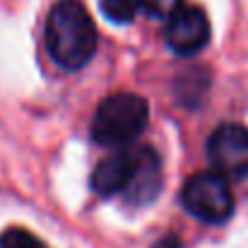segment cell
<instances>
[{
  "instance_id": "8992f818",
  "label": "cell",
  "mask_w": 248,
  "mask_h": 248,
  "mask_svg": "<svg viewBox=\"0 0 248 248\" xmlns=\"http://www.w3.org/2000/svg\"><path fill=\"white\" fill-rule=\"evenodd\" d=\"M210 19L198 5H181L164 24V41L176 56H195L210 41Z\"/></svg>"
},
{
  "instance_id": "ba28073f",
  "label": "cell",
  "mask_w": 248,
  "mask_h": 248,
  "mask_svg": "<svg viewBox=\"0 0 248 248\" xmlns=\"http://www.w3.org/2000/svg\"><path fill=\"white\" fill-rule=\"evenodd\" d=\"M140 7H142V0H101L104 17L111 19V22H116V24L133 22Z\"/></svg>"
},
{
  "instance_id": "8fae6325",
  "label": "cell",
  "mask_w": 248,
  "mask_h": 248,
  "mask_svg": "<svg viewBox=\"0 0 248 248\" xmlns=\"http://www.w3.org/2000/svg\"><path fill=\"white\" fill-rule=\"evenodd\" d=\"M155 248H183V246H181V239L176 234H166L164 239H159L155 244Z\"/></svg>"
},
{
  "instance_id": "277c9868",
  "label": "cell",
  "mask_w": 248,
  "mask_h": 248,
  "mask_svg": "<svg viewBox=\"0 0 248 248\" xmlns=\"http://www.w3.org/2000/svg\"><path fill=\"white\" fill-rule=\"evenodd\" d=\"M181 202L186 212L205 224H222L234 215V195L229 181L217 171L193 173L183 183Z\"/></svg>"
},
{
  "instance_id": "9c48e42d",
  "label": "cell",
  "mask_w": 248,
  "mask_h": 248,
  "mask_svg": "<svg viewBox=\"0 0 248 248\" xmlns=\"http://www.w3.org/2000/svg\"><path fill=\"white\" fill-rule=\"evenodd\" d=\"M0 248H48L44 241H39L29 229L10 227L0 234Z\"/></svg>"
},
{
  "instance_id": "30bf717a",
  "label": "cell",
  "mask_w": 248,
  "mask_h": 248,
  "mask_svg": "<svg viewBox=\"0 0 248 248\" xmlns=\"http://www.w3.org/2000/svg\"><path fill=\"white\" fill-rule=\"evenodd\" d=\"M142 7L150 17H171L178 7H181V0H142Z\"/></svg>"
},
{
  "instance_id": "7a4b0ae2",
  "label": "cell",
  "mask_w": 248,
  "mask_h": 248,
  "mask_svg": "<svg viewBox=\"0 0 248 248\" xmlns=\"http://www.w3.org/2000/svg\"><path fill=\"white\" fill-rule=\"evenodd\" d=\"M48 56L68 73L82 70L96 53V27L80 0H58L46 17Z\"/></svg>"
},
{
  "instance_id": "5b68a950",
  "label": "cell",
  "mask_w": 248,
  "mask_h": 248,
  "mask_svg": "<svg viewBox=\"0 0 248 248\" xmlns=\"http://www.w3.org/2000/svg\"><path fill=\"white\" fill-rule=\"evenodd\" d=\"M207 159L212 171L227 181L248 178V128L241 123H222L207 138Z\"/></svg>"
},
{
  "instance_id": "3957f363",
  "label": "cell",
  "mask_w": 248,
  "mask_h": 248,
  "mask_svg": "<svg viewBox=\"0 0 248 248\" xmlns=\"http://www.w3.org/2000/svg\"><path fill=\"white\" fill-rule=\"evenodd\" d=\"M150 104L145 96L133 92L108 94L94 111L92 118V140L101 147L125 150L135 138L147 128Z\"/></svg>"
},
{
  "instance_id": "52a82bcc",
  "label": "cell",
  "mask_w": 248,
  "mask_h": 248,
  "mask_svg": "<svg viewBox=\"0 0 248 248\" xmlns=\"http://www.w3.org/2000/svg\"><path fill=\"white\" fill-rule=\"evenodd\" d=\"M207 87H210V75L202 68H193L176 78V96L186 106H198Z\"/></svg>"
},
{
  "instance_id": "6da1fadb",
  "label": "cell",
  "mask_w": 248,
  "mask_h": 248,
  "mask_svg": "<svg viewBox=\"0 0 248 248\" xmlns=\"http://www.w3.org/2000/svg\"><path fill=\"white\" fill-rule=\"evenodd\" d=\"M89 186L99 198L121 195L128 205L145 207L162 190V159L150 145L118 150L96 164Z\"/></svg>"
}]
</instances>
